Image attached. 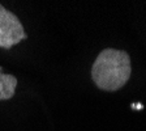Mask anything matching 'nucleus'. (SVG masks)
<instances>
[{
  "mask_svg": "<svg viewBox=\"0 0 146 131\" xmlns=\"http://www.w3.org/2000/svg\"><path fill=\"white\" fill-rule=\"evenodd\" d=\"M131 56L127 51L112 47L104 49L95 58L91 67V79L94 84L106 92L121 89L131 77Z\"/></svg>",
  "mask_w": 146,
  "mask_h": 131,
  "instance_id": "1",
  "label": "nucleus"
},
{
  "mask_svg": "<svg viewBox=\"0 0 146 131\" xmlns=\"http://www.w3.org/2000/svg\"><path fill=\"white\" fill-rule=\"evenodd\" d=\"M26 38L20 18L0 4V47L11 49Z\"/></svg>",
  "mask_w": 146,
  "mask_h": 131,
  "instance_id": "2",
  "label": "nucleus"
},
{
  "mask_svg": "<svg viewBox=\"0 0 146 131\" xmlns=\"http://www.w3.org/2000/svg\"><path fill=\"white\" fill-rule=\"evenodd\" d=\"M17 79L13 75H7L0 67V101L9 100L15 96Z\"/></svg>",
  "mask_w": 146,
  "mask_h": 131,
  "instance_id": "3",
  "label": "nucleus"
}]
</instances>
